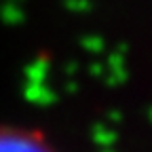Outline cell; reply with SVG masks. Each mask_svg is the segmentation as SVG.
Instances as JSON below:
<instances>
[{
  "label": "cell",
  "instance_id": "6da1fadb",
  "mask_svg": "<svg viewBox=\"0 0 152 152\" xmlns=\"http://www.w3.org/2000/svg\"><path fill=\"white\" fill-rule=\"evenodd\" d=\"M0 152H59V148L38 127L0 123Z\"/></svg>",
  "mask_w": 152,
  "mask_h": 152
}]
</instances>
